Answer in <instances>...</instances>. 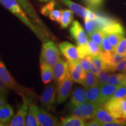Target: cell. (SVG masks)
<instances>
[{
  "mask_svg": "<svg viewBox=\"0 0 126 126\" xmlns=\"http://www.w3.org/2000/svg\"><path fill=\"white\" fill-rule=\"evenodd\" d=\"M92 61V57L91 56H86L82 59H79L80 64L85 72L91 71Z\"/></svg>",
  "mask_w": 126,
  "mask_h": 126,
  "instance_id": "cell-33",
  "label": "cell"
},
{
  "mask_svg": "<svg viewBox=\"0 0 126 126\" xmlns=\"http://www.w3.org/2000/svg\"><path fill=\"white\" fill-rule=\"evenodd\" d=\"M86 102L85 89L81 86H75L72 92L70 105L77 106Z\"/></svg>",
  "mask_w": 126,
  "mask_h": 126,
  "instance_id": "cell-17",
  "label": "cell"
},
{
  "mask_svg": "<svg viewBox=\"0 0 126 126\" xmlns=\"http://www.w3.org/2000/svg\"><path fill=\"white\" fill-rule=\"evenodd\" d=\"M85 27L86 32L89 36L94 31L100 30L98 23L96 19L95 20H85Z\"/></svg>",
  "mask_w": 126,
  "mask_h": 126,
  "instance_id": "cell-30",
  "label": "cell"
},
{
  "mask_svg": "<svg viewBox=\"0 0 126 126\" xmlns=\"http://www.w3.org/2000/svg\"><path fill=\"white\" fill-rule=\"evenodd\" d=\"M7 87L5 86L3 82L1 79L0 78V94H4V95H6L8 93L7 91Z\"/></svg>",
  "mask_w": 126,
  "mask_h": 126,
  "instance_id": "cell-41",
  "label": "cell"
},
{
  "mask_svg": "<svg viewBox=\"0 0 126 126\" xmlns=\"http://www.w3.org/2000/svg\"><path fill=\"white\" fill-rule=\"evenodd\" d=\"M98 85L99 82L97 75L91 71L86 72L83 83V86L85 89H88Z\"/></svg>",
  "mask_w": 126,
  "mask_h": 126,
  "instance_id": "cell-26",
  "label": "cell"
},
{
  "mask_svg": "<svg viewBox=\"0 0 126 126\" xmlns=\"http://www.w3.org/2000/svg\"><path fill=\"white\" fill-rule=\"evenodd\" d=\"M99 104L85 102L77 106L70 105L69 108L72 115L84 120L85 121L94 119Z\"/></svg>",
  "mask_w": 126,
  "mask_h": 126,
  "instance_id": "cell-3",
  "label": "cell"
},
{
  "mask_svg": "<svg viewBox=\"0 0 126 126\" xmlns=\"http://www.w3.org/2000/svg\"><path fill=\"white\" fill-rule=\"evenodd\" d=\"M1 4L16 16L23 23H25L28 27H29L33 32L37 34L40 39L43 38L44 34L41 32L40 30L37 26L32 23L31 20L25 14L23 10L21 8V7L16 0H0Z\"/></svg>",
  "mask_w": 126,
  "mask_h": 126,
  "instance_id": "cell-1",
  "label": "cell"
},
{
  "mask_svg": "<svg viewBox=\"0 0 126 126\" xmlns=\"http://www.w3.org/2000/svg\"><path fill=\"white\" fill-rule=\"evenodd\" d=\"M37 119L39 125L41 126H54L59 125L57 119L51 116L45 110L37 108Z\"/></svg>",
  "mask_w": 126,
  "mask_h": 126,
  "instance_id": "cell-15",
  "label": "cell"
},
{
  "mask_svg": "<svg viewBox=\"0 0 126 126\" xmlns=\"http://www.w3.org/2000/svg\"><path fill=\"white\" fill-rule=\"evenodd\" d=\"M86 126H101L102 124L96 119H94L92 121L86 123Z\"/></svg>",
  "mask_w": 126,
  "mask_h": 126,
  "instance_id": "cell-42",
  "label": "cell"
},
{
  "mask_svg": "<svg viewBox=\"0 0 126 126\" xmlns=\"http://www.w3.org/2000/svg\"><path fill=\"white\" fill-rule=\"evenodd\" d=\"M126 99V85L120 86L111 97L110 100ZM109 99V100H110Z\"/></svg>",
  "mask_w": 126,
  "mask_h": 126,
  "instance_id": "cell-32",
  "label": "cell"
},
{
  "mask_svg": "<svg viewBox=\"0 0 126 126\" xmlns=\"http://www.w3.org/2000/svg\"><path fill=\"white\" fill-rule=\"evenodd\" d=\"M108 83L119 86L126 85V72H120L110 75Z\"/></svg>",
  "mask_w": 126,
  "mask_h": 126,
  "instance_id": "cell-25",
  "label": "cell"
},
{
  "mask_svg": "<svg viewBox=\"0 0 126 126\" xmlns=\"http://www.w3.org/2000/svg\"><path fill=\"white\" fill-rule=\"evenodd\" d=\"M41 77L44 84L50 83L54 78L53 67L46 63H41Z\"/></svg>",
  "mask_w": 126,
  "mask_h": 126,
  "instance_id": "cell-22",
  "label": "cell"
},
{
  "mask_svg": "<svg viewBox=\"0 0 126 126\" xmlns=\"http://www.w3.org/2000/svg\"><path fill=\"white\" fill-rule=\"evenodd\" d=\"M6 103H7V100H6L5 95L0 94V107Z\"/></svg>",
  "mask_w": 126,
  "mask_h": 126,
  "instance_id": "cell-43",
  "label": "cell"
},
{
  "mask_svg": "<svg viewBox=\"0 0 126 126\" xmlns=\"http://www.w3.org/2000/svg\"><path fill=\"white\" fill-rule=\"evenodd\" d=\"M74 19L73 12L71 10L65 9L62 10L61 20L60 22L61 27L62 28H67L70 25Z\"/></svg>",
  "mask_w": 126,
  "mask_h": 126,
  "instance_id": "cell-27",
  "label": "cell"
},
{
  "mask_svg": "<svg viewBox=\"0 0 126 126\" xmlns=\"http://www.w3.org/2000/svg\"><path fill=\"white\" fill-rule=\"evenodd\" d=\"M119 122H126V99L109 100L100 105Z\"/></svg>",
  "mask_w": 126,
  "mask_h": 126,
  "instance_id": "cell-2",
  "label": "cell"
},
{
  "mask_svg": "<svg viewBox=\"0 0 126 126\" xmlns=\"http://www.w3.org/2000/svg\"><path fill=\"white\" fill-rule=\"evenodd\" d=\"M23 103L19 109L16 114L14 116L9 126H25L26 115L29 110V100L26 97L23 96Z\"/></svg>",
  "mask_w": 126,
  "mask_h": 126,
  "instance_id": "cell-10",
  "label": "cell"
},
{
  "mask_svg": "<svg viewBox=\"0 0 126 126\" xmlns=\"http://www.w3.org/2000/svg\"><path fill=\"white\" fill-rule=\"evenodd\" d=\"M61 53L68 61H79L77 47L68 42H62L59 46Z\"/></svg>",
  "mask_w": 126,
  "mask_h": 126,
  "instance_id": "cell-13",
  "label": "cell"
},
{
  "mask_svg": "<svg viewBox=\"0 0 126 126\" xmlns=\"http://www.w3.org/2000/svg\"><path fill=\"white\" fill-rule=\"evenodd\" d=\"M38 107L34 104H30L29 110L25 121L26 126H39V123L37 119V110Z\"/></svg>",
  "mask_w": 126,
  "mask_h": 126,
  "instance_id": "cell-20",
  "label": "cell"
},
{
  "mask_svg": "<svg viewBox=\"0 0 126 126\" xmlns=\"http://www.w3.org/2000/svg\"><path fill=\"white\" fill-rule=\"evenodd\" d=\"M91 40H92L94 43L99 46L101 47L102 42L105 37V34L102 30H97L94 31L90 35Z\"/></svg>",
  "mask_w": 126,
  "mask_h": 126,
  "instance_id": "cell-31",
  "label": "cell"
},
{
  "mask_svg": "<svg viewBox=\"0 0 126 126\" xmlns=\"http://www.w3.org/2000/svg\"><path fill=\"white\" fill-rule=\"evenodd\" d=\"M100 57L103 64L104 70L114 72L115 66L125 59L126 56L117 54L115 51H103L100 53Z\"/></svg>",
  "mask_w": 126,
  "mask_h": 126,
  "instance_id": "cell-6",
  "label": "cell"
},
{
  "mask_svg": "<svg viewBox=\"0 0 126 126\" xmlns=\"http://www.w3.org/2000/svg\"><path fill=\"white\" fill-rule=\"evenodd\" d=\"M56 92L53 86H48L45 89L40 96V102L47 109L54 110L56 104Z\"/></svg>",
  "mask_w": 126,
  "mask_h": 126,
  "instance_id": "cell-11",
  "label": "cell"
},
{
  "mask_svg": "<svg viewBox=\"0 0 126 126\" xmlns=\"http://www.w3.org/2000/svg\"><path fill=\"white\" fill-rule=\"evenodd\" d=\"M87 44V43H86ZM78 45L77 46V50H78V53L79 59H82L86 56H90L89 55V50L87 45Z\"/></svg>",
  "mask_w": 126,
  "mask_h": 126,
  "instance_id": "cell-37",
  "label": "cell"
},
{
  "mask_svg": "<svg viewBox=\"0 0 126 126\" xmlns=\"http://www.w3.org/2000/svg\"><path fill=\"white\" fill-rule=\"evenodd\" d=\"M114 51L117 54L126 56V38L125 37L121 39L118 45L115 48Z\"/></svg>",
  "mask_w": 126,
  "mask_h": 126,
  "instance_id": "cell-35",
  "label": "cell"
},
{
  "mask_svg": "<svg viewBox=\"0 0 126 126\" xmlns=\"http://www.w3.org/2000/svg\"><path fill=\"white\" fill-rule=\"evenodd\" d=\"M53 75L54 78L59 84L65 78L68 74V62L63 61L60 59L53 66Z\"/></svg>",
  "mask_w": 126,
  "mask_h": 126,
  "instance_id": "cell-14",
  "label": "cell"
},
{
  "mask_svg": "<svg viewBox=\"0 0 126 126\" xmlns=\"http://www.w3.org/2000/svg\"><path fill=\"white\" fill-rule=\"evenodd\" d=\"M59 60V50L54 43L51 41L44 43L41 52L40 63H46L53 67Z\"/></svg>",
  "mask_w": 126,
  "mask_h": 126,
  "instance_id": "cell-4",
  "label": "cell"
},
{
  "mask_svg": "<svg viewBox=\"0 0 126 126\" xmlns=\"http://www.w3.org/2000/svg\"><path fill=\"white\" fill-rule=\"evenodd\" d=\"M3 125H4V124H2L1 122H0V126H3Z\"/></svg>",
  "mask_w": 126,
  "mask_h": 126,
  "instance_id": "cell-45",
  "label": "cell"
},
{
  "mask_svg": "<svg viewBox=\"0 0 126 126\" xmlns=\"http://www.w3.org/2000/svg\"><path fill=\"white\" fill-rule=\"evenodd\" d=\"M84 1L89 7L97 8L102 5L104 0H84Z\"/></svg>",
  "mask_w": 126,
  "mask_h": 126,
  "instance_id": "cell-39",
  "label": "cell"
},
{
  "mask_svg": "<svg viewBox=\"0 0 126 126\" xmlns=\"http://www.w3.org/2000/svg\"><path fill=\"white\" fill-rule=\"evenodd\" d=\"M101 48L103 51H114L115 50V48L110 43L109 39L105 36L102 42Z\"/></svg>",
  "mask_w": 126,
  "mask_h": 126,
  "instance_id": "cell-38",
  "label": "cell"
},
{
  "mask_svg": "<svg viewBox=\"0 0 126 126\" xmlns=\"http://www.w3.org/2000/svg\"><path fill=\"white\" fill-rule=\"evenodd\" d=\"M0 78L8 88L15 91L21 96H25V93L26 92L24 90V88L19 85L14 77L8 71L4 63L1 60H0Z\"/></svg>",
  "mask_w": 126,
  "mask_h": 126,
  "instance_id": "cell-5",
  "label": "cell"
},
{
  "mask_svg": "<svg viewBox=\"0 0 126 126\" xmlns=\"http://www.w3.org/2000/svg\"><path fill=\"white\" fill-rule=\"evenodd\" d=\"M94 119H96L97 120L101 123L102 126L103 124L107 123L119 122L100 105L97 109Z\"/></svg>",
  "mask_w": 126,
  "mask_h": 126,
  "instance_id": "cell-18",
  "label": "cell"
},
{
  "mask_svg": "<svg viewBox=\"0 0 126 126\" xmlns=\"http://www.w3.org/2000/svg\"><path fill=\"white\" fill-rule=\"evenodd\" d=\"M60 1L70 8V10H71L73 13L81 18H84L85 20H95L98 18L99 15L95 14L89 9H86L71 0H60Z\"/></svg>",
  "mask_w": 126,
  "mask_h": 126,
  "instance_id": "cell-7",
  "label": "cell"
},
{
  "mask_svg": "<svg viewBox=\"0 0 126 126\" xmlns=\"http://www.w3.org/2000/svg\"><path fill=\"white\" fill-rule=\"evenodd\" d=\"M16 1L19 4L20 7H22V8L26 11L28 15H29V16H31L34 22H36L39 26H41L43 28L44 27L43 23L41 22L40 19L39 18L38 16L36 14L35 11L28 1V0H16Z\"/></svg>",
  "mask_w": 126,
  "mask_h": 126,
  "instance_id": "cell-19",
  "label": "cell"
},
{
  "mask_svg": "<svg viewBox=\"0 0 126 126\" xmlns=\"http://www.w3.org/2000/svg\"><path fill=\"white\" fill-rule=\"evenodd\" d=\"M86 101L99 104L100 97V85H96L85 89Z\"/></svg>",
  "mask_w": 126,
  "mask_h": 126,
  "instance_id": "cell-23",
  "label": "cell"
},
{
  "mask_svg": "<svg viewBox=\"0 0 126 126\" xmlns=\"http://www.w3.org/2000/svg\"><path fill=\"white\" fill-rule=\"evenodd\" d=\"M40 1H45V2H48V1H51V0H39Z\"/></svg>",
  "mask_w": 126,
  "mask_h": 126,
  "instance_id": "cell-44",
  "label": "cell"
},
{
  "mask_svg": "<svg viewBox=\"0 0 126 126\" xmlns=\"http://www.w3.org/2000/svg\"><path fill=\"white\" fill-rule=\"evenodd\" d=\"M126 72V57L115 66V72Z\"/></svg>",
  "mask_w": 126,
  "mask_h": 126,
  "instance_id": "cell-40",
  "label": "cell"
},
{
  "mask_svg": "<svg viewBox=\"0 0 126 126\" xmlns=\"http://www.w3.org/2000/svg\"><path fill=\"white\" fill-rule=\"evenodd\" d=\"M60 125L62 126H86V122L84 120L72 115L63 119Z\"/></svg>",
  "mask_w": 126,
  "mask_h": 126,
  "instance_id": "cell-24",
  "label": "cell"
},
{
  "mask_svg": "<svg viewBox=\"0 0 126 126\" xmlns=\"http://www.w3.org/2000/svg\"><path fill=\"white\" fill-rule=\"evenodd\" d=\"M70 33L78 45H86L88 43V39L85 31L77 20H74L72 22Z\"/></svg>",
  "mask_w": 126,
  "mask_h": 126,
  "instance_id": "cell-12",
  "label": "cell"
},
{
  "mask_svg": "<svg viewBox=\"0 0 126 126\" xmlns=\"http://www.w3.org/2000/svg\"><path fill=\"white\" fill-rule=\"evenodd\" d=\"M68 68L72 81L83 85L86 72L82 67L79 61H68Z\"/></svg>",
  "mask_w": 126,
  "mask_h": 126,
  "instance_id": "cell-9",
  "label": "cell"
},
{
  "mask_svg": "<svg viewBox=\"0 0 126 126\" xmlns=\"http://www.w3.org/2000/svg\"><path fill=\"white\" fill-rule=\"evenodd\" d=\"M72 83L73 81L68 72L65 78L59 83L56 100L58 104L63 103L68 98L71 91Z\"/></svg>",
  "mask_w": 126,
  "mask_h": 126,
  "instance_id": "cell-8",
  "label": "cell"
},
{
  "mask_svg": "<svg viewBox=\"0 0 126 126\" xmlns=\"http://www.w3.org/2000/svg\"><path fill=\"white\" fill-rule=\"evenodd\" d=\"M119 86L110 84L107 83L106 84L100 86V97H99V105H101L111 98L115 91Z\"/></svg>",
  "mask_w": 126,
  "mask_h": 126,
  "instance_id": "cell-16",
  "label": "cell"
},
{
  "mask_svg": "<svg viewBox=\"0 0 126 126\" xmlns=\"http://www.w3.org/2000/svg\"><path fill=\"white\" fill-rule=\"evenodd\" d=\"M14 114V109L9 104H5L0 107V122L2 124L10 122Z\"/></svg>",
  "mask_w": 126,
  "mask_h": 126,
  "instance_id": "cell-21",
  "label": "cell"
},
{
  "mask_svg": "<svg viewBox=\"0 0 126 126\" xmlns=\"http://www.w3.org/2000/svg\"><path fill=\"white\" fill-rule=\"evenodd\" d=\"M89 50V55L92 57H96L100 56L102 53V48L99 46L94 43L92 40H88V43L86 44Z\"/></svg>",
  "mask_w": 126,
  "mask_h": 126,
  "instance_id": "cell-29",
  "label": "cell"
},
{
  "mask_svg": "<svg viewBox=\"0 0 126 126\" xmlns=\"http://www.w3.org/2000/svg\"><path fill=\"white\" fill-rule=\"evenodd\" d=\"M110 74H109V72L104 70H101L99 71V72L97 74V77L98 79L99 85L101 86L102 85L106 84L108 83L109 78Z\"/></svg>",
  "mask_w": 126,
  "mask_h": 126,
  "instance_id": "cell-34",
  "label": "cell"
},
{
  "mask_svg": "<svg viewBox=\"0 0 126 126\" xmlns=\"http://www.w3.org/2000/svg\"><path fill=\"white\" fill-rule=\"evenodd\" d=\"M61 15H62V10H57V9L53 8L50 11L47 16L49 17L51 20L60 23L61 20Z\"/></svg>",
  "mask_w": 126,
  "mask_h": 126,
  "instance_id": "cell-36",
  "label": "cell"
},
{
  "mask_svg": "<svg viewBox=\"0 0 126 126\" xmlns=\"http://www.w3.org/2000/svg\"><path fill=\"white\" fill-rule=\"evenodd\" d=\"M104 70L103 64L100 59V56L96 57H92V65H91V71L96 75H97L99 71Z\"/></svg>",
  "mask_w": 126,
  "mask_h": 126,
  "instance_id": "cell-28",
  "label": "cell"
}]
</instances>
